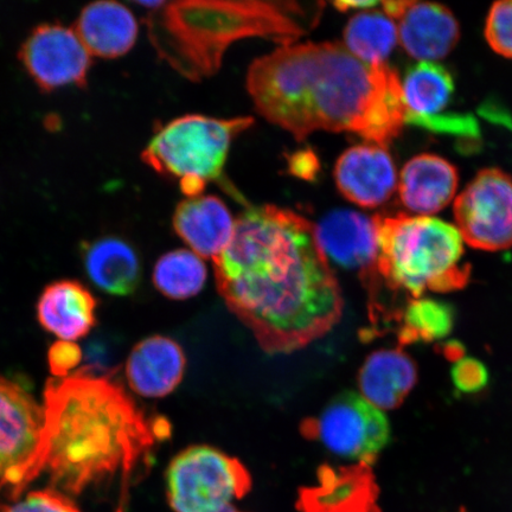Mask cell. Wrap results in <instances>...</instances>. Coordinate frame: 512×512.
<instances>
[{"label": "cell", "mask_w": 512, "mask_h": 512, "mask_svg": "<svg viewBox=\"0 0 512 512\" xmlns=\"http://www.w3.org/2000/svg\"><path fill=\"white\" fill-rule=\"evenodd\" d=\"M213 262L224 303L267 354L302 350L343 316L341 287L316 226L291 210L248 209Z\"/></svg>", "instance_id": "obj_1"}, {"label": "cell", "mask_w": 512, "mask_h": 512, "mask_svg": "<svg viewBox=\"0 0 512 512\" xmlns=\"http://www.w3.org/2000/svg\"><path fill=\"white\" fill-rule=\"evenodd\" d=\"M256 110L297 140L349 132L387 147L405 121L401 80L384 64L358 60L337 42L288 44L249 67Z\"/></svg>", "instance_id": "obj_2"}, {"label": "cell", "mask_w": 512, "mask_h": 512, "mask_svg": "<svg viewBox=\"0 0 512 512\" xmlns=\"http://www.w3.org/2000/svg\"><path fill=\"white\" fill-rule=\"evenodd\" d=\"M43 398L36 476L47 471L55 490L80 495L119 475L123 512L128 489L151 465L153 448L168 437L169 425L147 416L111 375L80 369L50 379Z\"/></svg>", "instance_id": "obj_3"}, {"label": "cell", "mask_w": 512, "mask_h": 512, "mask_svg": "<svg viewBox=\"0 0 512 512\" xmlns=\"http://www.w3.org/2000/svg\"><path fill=\"white\" fill-rule=\"evenodd\" d=\"M320 11L296 3H165L151 17L150 30L163 59L190 80H201L220 68L230 44L256 36L288 46L315 25Z\"/></svg>", "instance_id": "obj_4"}, {"label": "cell", "mask_w": 512, "mask_h": 512, "mask_svg": "<svg viewBox=\"0 0 512 512\" xmlns=\"http://www.w3.org/2000/svg\"><path fill=\"white\" fill-rule=\"evenodd\" d=\"M380 279L415 299L427 291L451 292L470 279L457 227L431 216H375Z\"/></svg>", "instance_id": "obj_5"}, {"label": "cell", "mask_w": 512, "mask_h": 512, "mask_svg": "<svg viewBox=\"0 0 512 512\" xmlns=\"http://www.w3.org/2000/svg\"><path fill=\"white\" fill-rule=\"evenodd\" d=\"M253 124L249 117L185 115L164 126L142 158L158 174L177 178L185 195L197 197L221 177L233 140Z\"/></svg>", "instance_id": "obj_6"}, {"label": "cell", "mask_w": 512, "mask_h": 512, "mask_svg": "<svg viewBox=\"0 0 512 512\" xmlns=\"http://www.w3.org/2000/svg\"><path fill=\"white\" fill-rule=\"evenodd\" d=\"M251 488L246 466L210 446L187 448L166 471V491L175 512H243L233 503Z\"/></svg>", "instance_id": "obj_7"}, {"label": "cell", "mask_w": 512, "mask_h": 512, "mask_svg": "<svg viewBox=\"0 0 512 512\" xmlns=\"http://www.w3.org/2000/svg\"><path fill=\"white\" fill-rule=\"evenodd\" d=\"M302 433L339 457L369 466L390 440L386 415L354 392L338 394L316 418L304 420Z\"/></svg>", "instance_id": "obj_8"}, {"label": "cell", "mask_w": 512, "mask_h": 512, "mask_svg": "<svg viewBox=\"0 0 512 512\" xmlns=\"http://www.w3.org/2000/svg\"><path fill=\"white\" fill-rule=\"evenodd\" d=\"M43 408L18 383L0 376V499L15 502L37 478Z\"/></svg>", "instance_id": "obj_9"}, {"label": "cell", "mask_w": 512, "mask_h": 512, "mask_svg": "<svg viewBox=\"0 0 512 512\" xmlns=\"http://www.w3.org/2000/svg\"><path fill=\"white\" fill-rule=\"evenodd\" d=\"M454 219L472 248L498 252L512 247V178L498 169L479 172L454 202Z\"/></svg>", "instance_id": "obj_10"}, {"label": "cell", "mask_w": 512, "mask_h": 512, "mask_svg": "<svg viewBox=\"0 0 512 512\" xmlns=\"http://www.w3.org/2000/svg\"><path fill=\"white\" fill-rule=\"evenodd\" d=\"M19 60L44 92L85 87L92 66V55L75 30L51 23L31 31L19 50Z\"/></svg>", "instance_id": "obj_11"}, {"label": "cell", "mask_w": 512, "mask_h": 512, "mask_svg": "<svg viewBox=\"0 0 512 512\" xmlns=\"http://www.w3.org/2000/svg\"><path fill=\"white\" fill-rule=\"evenodd\" d=\"M406 124L437 133L475 137V119L462 113H446L450 107L454 82L448 70L437 62H419L408 69L401 82Z\"/></svg>", "instance_id": "obj_12"}, {"label": "cell", "mask_w": 512, "mask_h": 512, "mask_svg": "<svg viewBox=\"0 0 512 512\" xmlns=\"http://www.w3.org/2000/svg\"><path fill=\"white\" fill-rule=\"evenodd\" d=\"M316 235L326 258L330 256L339 266L360 272L364 284L374 290L376 281L380 280L375 217L336 210L316 226Z\"/></svg>", "instance_id": "obj_13"}, {"label": "cell", "mask_w": 512, "mask_h": 512, "mask_svg": "<svg viewBox=\"0 0 512 512\" xmlns=\"http://www.w3.org/2000/svg\"><path fill=\"white\" fill-rule=\"evenodd\" d=\"M335 179L339 191L352 203L376 208L387 202L398 187V171L387 147L358 145L337 160Z\"/></svg>", "instance_id": "obj_14"}, {"label": "cell", "mask_w": 512, "mask_h": 512, "mask_svg": "<svg viewBox=\"0 0 512 512\" xmlns=\"http://www.w3.org/2000/svg\"><path fill=\"white\" fill-rule=\"evenodd\" d=\"M379 488L370 466L324 465L318 471V484L300 491L299 512H381L377 505Z\"/></svg>", "instance_id": "obj_15"}, {"label": "cell", "mask_w": 512, "mask_h": 512, "mask_svg": "<svg viewBox=\"0 0 512 512\" xmlns=\"http://www.w3.org/2000/svg\"><path fill=\"white\" fill-rule=\"evenodd\" d=\"M187 358L174 339L152 336L139 342L127 358L125 373L134 393L162 399L181 384Z\"/></svg>", "instance_id": "obj_16"}, {"label": "cell", "mask_w": 512, "mask_h": 512, "mask_svg": "<svg viewBox=\"0 0 512 512\" xmlns=\"http://www.w3.org/2000/svg\"><path fill=\"white\" fill-rule=\"evenodd\" d=\"M396 19L402 48L420 62L444 59L459 41L457 19L443 5L408 0Z\"/></svg>", "instance_id": "obj_17"}, {"label": "cell", "mask_w": 512, "mask_h": 512, "mask_svg": "<svg viewBox=\"0 0 512 512\" xmlns=\"http://www.w3.org/2000/svg\"><path fill=\"white\" fill-rule=\"evenodd\" d=\"M98 300L76 280H60L44 288L37 303L42 328L61 339L74 342L86 337L96 324Z\"/></svg>", "instance_id": "obj_18"}, {"label": "cell", "mask_w": 512, "mask_h": 512, "mask_svg": "<svg viewBox=\"0 0 512 512\" xmlns=\"http://www.w3.org/2000/svg\"><path fill=\"white\" fill-rule=\"evenodd\" d=\"M458 183V171L448 160L425 153L403 166L398 187L406 209L418 216H430L451 203Z\"/></svg>", "instance_id": "obj_19"}, {"label": "cell", "mask_w": 512, "mask_h": 512, "mask_svg": "<svg viewBox=\"0 0 512 512\" xmlns=\"http://www.w3.org/2000/svg\"><path fill=\"white\" fill-rule=\"evenodd\" d=\"M172 223L192 252L211 260L228 246L235 227L226 204L214 196L191 197L179 203Z\"/></svg>", "instance_id": "obj_20"}, {"label": "cell", "mask_w": 512, "mask_h": 512, "mask_svg": "<svg viewBox=\"0 0 512 512\" xmlns=\"http://www.w3.org/2000/svg\"><path fill=\"white\" fill-rule=\"evenodd\" d=\"M75 32L89 54L101 59H118L130 51L138 37L132 12L117 2L86 6L75 24Z\"/></svg>", "instance_id": "obj_21"}, {"label": "cell", "mask_w": 512, "mask_h": 512, "mask_svg": "<svg viewBox=\"0 0 512 512\" xmlns=\"http://www.w3.org/2000/svg\"><path fill=\"white\" fill-rule=\"evenodd\" d=\"M416 382L418 368L413 358L400 349L373 352L358 376L361 395L382 412L399 408Z\"/></svg>", "instance_id": "obj_22"}, {"label": "cell", "mask_w": 512, "mask_h": 512, "mask_svg": "<svg viewBox=\"0 0 512 512\" xmlns=\"http://www.w3.org/2000/svg\"><path fill=\"white\" fill-rule=\"evenodd\" d=\"M83 265L92 283L111 296H130L142 279L138 255L128 243L114 236L83 243Z\"/></svg>", "instance_id": "obj_23"}, {"label": "cell", "mask_w": 512, "mask_h": 512, "mask_svg": "<svg viewBox=\"0 0 512 512\" xmlns=\"http://www.w3.org/2000/svg\"><path fill=\"white\" fill-rule=\"evenodd\" d=\"M398 41V27L382 12H362L352 17L344 30V47L369 64H384Z\"/></svg>", "instance_id": "obj_24"}, {"label": "cell", "mask_w": 512, "mask_h": 512, "mask_svg": "<svg viewBox=\"0 0 512 512\" xmlns=\"http://www.w3.org/2000/svg\"><path fill=\"white\" fill-rule=\"evenodd\" d=\"M207 275L201 256L187 249H177L158 260L153 271V284L163 296L185 300L203 290Z\"/></svg>", "instance_id": "obj_25"}, {"label": "cell", "mask_w": 512, "mask_h": 512, "mask_svg": "<svg viewBox=\"0 0 512 512\" xmlns=\"http://www.w3.org/2000/svg\"><path fill=\"white\" fill-rule=\"evenodd\" d=\"M401 343L433 342L450 334L454 316L450 306L433 299H414L403 316Z\"/></svg>", "instance_id": "obj_26"}, {"label": "cell", "mask_w": 512, "mask_h": 512, "mask_svg": "<svg viewBox=\"0 0 512 512\" xmlns=\"http://www.w3.org/2000/svg\"><path fill=\"white\" fill-rule=\"evenodd\" d=\"M485 37L497 54L512 59V0L491 6L485 24Z\"/></svg>", "instance_id": "obj_27"}, {"label": "cell", "mask_w": 512, "mask_h": 512, "mask_svg": "<svg viewBox=\"0 0 512 512\" xmlns=\"http://www.w3.org/2000/svg\"><path fill=\"white\" fill-rule=\"evenodd\" d=\"M4 512H82L68 496L55 489L29 492L22 501L5 505Z\"/></svg>", "instance_id": "obj_28"}, {"label": "cell", "mask_w": 512, "mask_h": 512, "mask_svg": "<svg viewBox=\"0 0 512 512\" xmlns=\"http://www.w3.org/2000/svg\"><path fill=\"white\" fill-rule=\"evenodd\" d=\"M454 386L464 393H476L488 383V370L473 358H460L452 370Z\"/></svg>", "instance_id": "obj_29"}, {"label": "cell", "mask_w": 512, "mask_h": 512, "mask_svg": "<svg viewBox=\"0 0 512 512\" xmlns=\"http://www.w3.org/2000/svg\"><path fill=\"white\" fill-rule=\"evenodd\" d=\"M82 361V350L75 342L59 341L48 351V364L55 379L68 377Z\"/></svg>", "instance_id": "obj_30"}, {"label": "cell", "mask_w": 512, "mask_h": 512, "mask_svg": "<svg viewBox=\"0 0 512 512\" xmlns=\"http://www.w3.org/2000/svg\"><path fill=\"white\" fill-rule=\"evenodd\" d=\"M317 160L315 156L310 152L299 153L297 156H293L291 162V170L294 175L302 178H311L315 174V165Z\"/></svg>", "instance_id": "obj_31"}, {"label": "cell", "mask_w": 512, "mask_h": 512, "mask_svg": "<svg viewBox=\"0 0 512 512\" xmlns=\"http://www.w3.org/2000/svg\"><path fill=\"white\" fill-rule=\"evenodd\" d=\"M379 5L377 2H337L334 4L335 8L339 11H348V10H368L370 8H374V6Z\"/></svg>", "instance_id": "obj_32"}]
</instances>
